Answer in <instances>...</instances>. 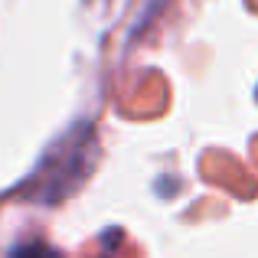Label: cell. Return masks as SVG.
Masks as SVG:
<instances>
[{
    "mask_svg": "<svg viewBox=\"0 0 258 258\" xmlns=\"http://www.w3.org/2000/svg\"><path fill=\"white\" fill-rule=\"evenodd\" d=\"M10 258H62L56 248H49L46 242H23L10 252Z\"/></svg>",
    "mask_w": 258,
    "mask_h": 258,
    "instance_id": "2",
    "label": "cell"
},
{
    "mask_svg": "<svg viewBox=\"0 0 258 258\" xmlns=\"http://www.w3.org/2000/svg\"><path fill=\"white\" fill-rule=\"evenodd\" d=\"M95 160H98V144L88 124H76V131H69L49 154L43 157L39 170L26 183V196L36 203H59L66 196H72L79 189V183H85V176L92 173Z\"/></svg>",
    "mask_w": 258,
    "mask_h": 258,
    "instance_id": "1",
    "label": "cell"
}]
</instances>
